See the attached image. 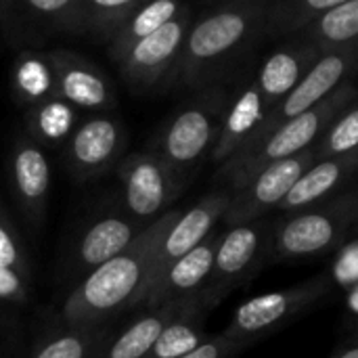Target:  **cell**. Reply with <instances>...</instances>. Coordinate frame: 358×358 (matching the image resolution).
<instances>
[{
  "label": "cell",
  "mask_w": 358,
  "mask_h": 358,
  "mask_svg": "<svg viewBox=\"0 0 358 358\" xmlns=\"http://www.w3.org/2000/svg\"><path fill=\"white\" fill-rule=\"evenodd\" d=\"M201 298L203 296L197 294L191 298L170 300L155 308H147L145 315L134 319L117 336H109V340L101 346L96 358H145L157 342L164 327Z\"/></svg>",
  "instance_id": "ac0fdd59"
},
{
  "label": "cell",
  "mask_w": 358,
  "mask_h": 358,
  "mask_svg": "<svg viewBox=\"0 0 358 358\" xmlns=\"http://www.w3.org/2000/svg\"><path fill=\"white\" fill-rule=\"evenodd\" d=\"M0 264L10 266L27 277V260H25V250L19 237V231L15 229L8 212L0 203Z\"/></svg>",
  "instance_id": "f546056e"
},
{
  "label": "cell",
  "mask_w": 358,
  "mask_h": 358,
  "mask_svg": "<svg viewBox=\"0 0 358 358\" xmlns=\"http://www.w3.org/2000/svg\"><path fill=\"white\" fill-rule=\"evenodd\" d=\"M4 6L10 17L17 15L31 27L67 29L76 0H4Z\"/></svg>",
  "instance_id": "83f0119b"
},
{
  "label": "cell",
  "mask_w": 358,
  "mask_h": 358,
  "mask_svg": "<svg viewBox=\"0 0 358 358\" xmlns=\"http://www.w3.org/2000/svg\"><path fill=\"white\" fill-rule=\"evenodd\" d=\"M109 336V329L101 327V323L65 325L61 331L44 340L31 358H96Z\"/></svg>",
  "instance_id": "d4e9b609"
},
{
  "label": "cell",
  "mask_w": 358,
  "mask_h": 358,
  "mask_svg": "<svg viewBox=\"0 0 358 358\" xmlns=\"http://www.w3.org/2000/svg\"><path fill=\"white\" fill-rule=\"evenodd\" d=\"M224 113L227 101L222 99V92L210 90L168 120L151 151L176 172L189 176V172L212 153L222 130Z\"/></svg>",
  "instance_id": "277c9868"
},
{
  "label": "cell",
  "mask_w": 358,
  "mask_h": 358,
  "mask_svg": "<svg viewBox=\"0 0 358 358\" xmlns=\"http://www.w3.org/2000/svg\"><path fill=\"white\" fill-rule=\"evenodd\" d=\"M231 197H233L231 189H218V191L203 195L187 212L178 214V218L172 222V227L168 229V233L159 245V252H157V258L153 264V273H151V281H149L145 296L178 258H182L185 254L195 250L201 241H206L214 233V227L224 218V214L229 210ZM145 296H143V300H145Z\"/></svg>",
  "instance_id": "4fadbf2b"
},
{
  "label": "cell",
  "mask_w": 358,
  "mask_h": 358,
  "mask_svg": "<svg viewBox=\"0 0 358 358\" xmlns=\"http://www.w3.org/2000/svg\"><path fill=\"white\" fill-rule=\"evenodd\" d=\"M358 220V193H348L325 206L300 210L275 229L273 248L279 258L298 260L321 256L344 239Z\"/></svg>",
  "instance_id": "5b68a950"
},
{
  "label": "cell",
  "mask_w": 358,
  "mask_h": 358,
  "mask_svg": "<svg viewBox=\"0 0 358 358\" xmlns=\"http://www.w3.org/2000/svg\"><path fill=\"white\" fill-rule=\"evenodd\" d=\"M317 159L348 155L358 151V103L348 105L323 132L319 143L315 145Z\"/></svg>",
  "instance_id": "f1b7e54d"
},
{
  "label": "cell",
  "mask_w": 358,
  "mask_h": 358,
  "mask_svg": "<svg viewBox=\"0 0 358 358\" xmlns=\"http://www.w3.org/2000/svg\"><path fill=\"white\" fill-rule=\"evenodd\" d=\"M210 308H208L206 300L201 298L193 306L182 310L178 317H174L164 327L157 342L153 344V348L145 358H178L195 350L199 344H203V340L208 336L203 334L201 323H203V315Z\"/></svg>",
  "instance_id": "cb8c5ba5"
},
{
  "label": "cell",
  "mask_w": 358,
  "mask_h": 358,
  "mask_svg": "<svg viewBox=\"0 0 358 358\" xmlns=\"http://www.w3.org/2000/svg\"><path fill=\"white\" fill-rule=\"evenodd\" d=\"M124 214L141 224H151L170 212L187 185V176L168 166L155 151H141L117 164Z\"/></svg>",
  "instance_id": "52a82bcc"
},
{
  "label": "cell",
  "mask_w": 358,
  "mask_h": 358,
  "mask_svg": "<svg viewBox=\"0 0 358 358\" xmlns=\"http://www.w3.org/2000/svg\"><path fill=\"white\" fill-rule=\"evenodd\" d=\"M306 42L321 52L338 50L358 44V0H346L338 8L323 15L308 29H304Z\"/></svg>",
  "instance_id": "484cf974"
},
{
  "label": "cell",
  "mask_w": 358,
  "mask_h": 358,
  "mask_svg": "<svg viewBox=\"0 0 358 358\" xmlns=\"http://www.w3.org/2000/svg\"><path fill=\"white\" fill-rule=\"evenodd\" d=\"M13 96L19 105L31 107L55 94V69L48 52L25 50L17 57L10 71Z\"/></svg>",
  "instance_id": "7402d4cb"
},
{
  "label": "cell",
  "mask_w": 358,
  "mask_h": 358,
  "mask_svg": "<svg viewBox=\"0 0 358 358\" xmlns=\"http://www.w3.org/2000/svg\"><path fill=\"white\" fill-rule=\"evenodd\" d=\"M80 109H76L65 99L52 94L25 111V132L38 141L42 147H61L67 143L76 126Z\"/></svg>",
  "instance_id": "ffe728a7"
},
{
  "label": "cell",
  "mask_w": 358,
  "mask_h": 358,
  "mask_svg": "<svg viewBox=\"0 0 358 358\" xmlns=\"http://www.w3.org/2000/svg\"><path fill=\"white\" fill-rule=\"evenodd\" d=\"M268 0H231L191 23L174 78L187 88L206 84L224 61L266 25Z\"/></svg>",
  "instance_id": "7a4b0ae2"
},
{
  "label": "cell",
  "mask_w": 358,
  "mask_h": 358,
  "mask_svg": "<svg viewBox=\"0 0 358 358\" xmlns=\"http://www.w3.org/2000/svg\"><path fill=\"white\" fill-rule=\"evenodd\" d=\"M147 224L136 222L128 214H105L96 218L78 239L71 256V268L78 281L128 250Z\"/></svg>",
  "instance_id": "2e32d148"
},
{
  "label": "cell",
  "mask_w": 358,
  "mask_h": 358,
  "mask_svg": "<svg viewBox=\"0 0 358 358\" xmlns=\"http://www.w3.org/2000/svg\"><path fill=\"white\" fill-rule=\"evenodd\" d=\"M346 0H275L268 2L266 25L277 34L304 31Z\"/></svg>",
  "instance_id": "4316f807"
},
{
  "label": "cell",
  "mask_w": 358,
  "mask_h": 358,
  "mask_svg": "<svg viewBox=\"0 0 358 358\" xmlns=\"http://www.w3.org/2000/svg\"><path fill=\"white\" fill-rule=\"evenodd\" d=\"M357 67L358 44L346 46V48H338V50L321 52L319 59L313 63V67L294 86V90L268 113V117L262 122V126L252 136V141H258V138L266 136L268 132H273L281 124H285V122L294 120L296 115H302L304 111H308V109L317 107L319 103H323L346 80H350V76H352V71Z\"/></svg>",
  "instance_id": "9c48e42d"
},
{
  "label": "cell",
  "mask_w": 358,
  "mask_h": 358,
  "mask_svg": "<svg viewBox=\"0 0 358 358\" xmlns=\"http://www.w3.org/2000/svg\"><path fill=\"white\" fill-rule=\"evenodd\" d=\"M55 69V94L80 111H105L113 107L115 92L105 71L90 59L71 50H48Z\"/></svg>",
  "instance_id": "9a60e30c"
},
{
  "label": "cell",
  "mask_w": 358,
  "mask_h": 358,
  "mask_svg": "<svg viewBox=\"0 0 358 358\" xmlns=\"http://www.w3.org/2000/svg\"><path fill=\"white\" fill-rule=\"evenodd\" d=\"M27 277L10 266L0 264V300L2 302H25Z\"/></svg>",
  "instance_id": "1f68e13d"
},
{
  "label": "cell",
  "mask_w": 358,
  "mask_h": 358,
  "mask_svg": "<svg viewBox=\"0 0 358 358\" xmlns=\"http://www.w3.org/2000/svg\"><path fill=\"white\" fill-rule=\"evenodd\" d=\"M317 162V149L310 147L294 157L279 159L264 170H260L250 182L233 191L229 210L224 214V224L237 227L245 222L260 220L268 210L279 208L285 195L292 191L296 180Z\"/></svg>",
  "instance_id": "30bf717a"
},
{
  "label": "cell",
  "mask_w": 358,
  "mask_h": 358,
  "mask_svg": "<svg viewBox=\"0 0 358 358\" xmlns=\"http://www.w3.org/2000/svg\"><path fill=\"white\" fill-rule=\"evenodd\" d=\"M126 147L122 122L107 113L82 120L65 143V164L73 180L88 182L120 164Z\"/></svg>",
  "instance_id": "8fae6325"
},
{
  "label": "cell",
  "mask_w": 358,
  "mask_h": 358,
  "mask_svg": "<svg viewBox=\"0 0 358 358\" xmlns=\"http://www.w3.org/2000/svg\"><path fill=\"white\" fill-rule=\"evenodd\" d=\"M275 224L268 220H254L229 227L220 233L212 275L201 289L208 308H216L220 300L235 287L245 283L258 271L268 248L273 245Z\"/></svg>",
  "instance_id": "ba28073f"
},
{
  "label": "cell",
  "mask_w": 358,
  "mask_h": 358,
  "mask_svg": "<svg viewBox=\"0 0 358 358\" xmlns=\"http://www.w3.org/2000/svg\"><path fill=\"white\" fill-rule=\"evenodd\" d=\"M145 0H76L67 31L109 38Z\"/></svg>",
  "instance_id": "603a6c76"
},
{
  "label": "cell",
  "mask_w": 358,
  "mask_h": 358,
  "mask_svg": "<svg viewBox=\"0 0 358 358\" xmlns=\"http://www.w3.org/2000/svg\"><path fill=\"white\" fill-rule=\"evenodd\" d=\"M187 6L180 0H145L111 36L109 55L117 61L128 48H132L138 40L151 36L172 19H176Z\"/></svg>",
  "instance_id": "44dd1931"
},
{
  "label": "cell",
  "mask_w": 358,
  "mask_h": 358,
  "mask_svg": "<svg viewBox=\"0 0 358 358\" xmlns=\"http://www.w3.org/2000/svg\"><path fill=\"white\" fill-rule=\"evenodd\" d=\"M178 214L180 210L172 208L147 224L128 250L84 275L63 304V323H103L120 310L138 308L149 287L159 245Z\"/></svg>",
  "instance_id": "6da1fadb"
},
{
  "label": "cell",
  "mask_w": 358,
  "mask_h": 358,
  "mask_svg": "<svg viewBox=\"0 0 358 358\" xmlns=\"http://www.w3.org/2000/svg\"><path fill=\"white\" fill-rule=\"evenodd\" d=\"M357 96V84L352 80H346L336 92H331L317 107L281 124L266 136L241 147L235 155H231L224 164H220L218 176L229 182L231 191H237L266 166L285 157H294L315 147L319 138L323 136V132L327 130V126L348 105H352Z\"/></svg>",
  "instance_id": "3957f363"
},
{
  "label": "cell",
  "mask_w": 358,
  "mask_h": 358,
  "mask_svg": "<svg viewBox=\"0 0 358 358\" xmlns=\"http://www.w3.org/2000/svg\"><path fill=\"white\" fill-rule=\"evenodd\" d=\"M358 170V151L348 155H334L317 159L292 187L285 199L279 203L283 212H300L317 206L344 185Z\"/></svg>",
  "instance_id": "d6986e66"
},
{
  "label": "cell",
  "mask_w": 358,
  "mask_h": 358,
  "mask_svg": "<svg viewBox=\"0 0 358 358\" xmlns=\"http://www.w3.org/2000/svg\"><path fill=\"white\" fill-rule=\"evenodd\" d=\"M191 23V13L185 8L176 19L138 40L115 61L122 78L134 88H151L168 73H174Z\"/></svg>",
  "instance_id": "7c38bea8"
},
{
  "label": "cell",
  "mask_w": 358,
  "mask_h": 358,
  "mask_svg": "<svg viewBox=\"0 0 358 358\" xmlns=\"http://www.w3.org/2000/svg\"><path fill=\"white\" fill-rule=\"evenodd\" d=\"M218 241H220V233H212L195 250L178 258L149 289L141 308H155L170 300H180L201 294L214 268Z\"/></svg>",
  "instance_id": "e0dca14e"
},
{
  "label": "cell",
  "mask_w": 358,
  "mask_h": 358,
  "mask_svg": "<svg viewBox=\"0 0 358 358\" xmlns=\"http://www.w3.org/2000/svg\"><path fill=\"white\" fill-rule=\"evenodd\" d=\"M327 294L329 281L325 277H315L279 292L250 298L237 306L224 334L243 346L256 344L258 340L271 336L273 331L285 327L287 323L310 310Z\"/></svg>",
  "instance_id": "8992f818"
},
{
  "label": "cell",
  "mask_w": 358,
  "mask_h": 358,
  "mask_svg": "<svg viewBox=\"0 0 358 358\" xmlns=\"http://www.w3.org/2000/svg\"><path fill=\"white\" fill-rule=\"evenodd\" d=\"M38 141L27 132L17 136L8 151V182L17 208L29 227H40L46 214V201L50 195V162Z\"/></svg>",
  "instance_id": "5bb4252c"
},
{
  "label": "cell",
  "mask_w": 358,
  "mask_h": 358,
  "mask_svg": "<svg viewBox=\"0 0 358 358\" xmlns=\"http://www.w3.org/2000/svg\"><path fill=\"white\" fill-rule=\"evenodd\" d=\"M331 358H358V344L357 346H348V348L336 352Z\"/></svg>",
  "instance_id": "d6a6232c"
},
{
  "label": "cell",
  "mask_w": 358,
  "mask_h": 358,
  "mask_svg": "<svg viewBox=\"0 0 358 358\" xmlns=\"http://www.w3.org/2000/svg\"><path fill=\"white\" fill-rule=\"evenodd\" d=\"M245 346L239 344L237 340L229 338L224 331L222 334H216V336H210L203 340V344H199L195 350L182 355L178 358H233L237 352H241Z\"/></svg>",
  "instance_id": "4dcf8cb0"
}]
</instances>
